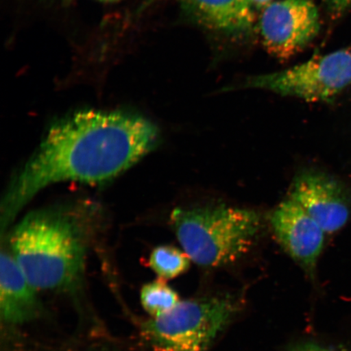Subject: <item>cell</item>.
Listing matches in <instances>:
<instances>
[{
  "label": "cell",
  "instance_id": "cell-1",
  "mask_svg": "<svg viewBox=\"0 0 351 351\" xmlns=\"http://www.w3.org/2000/svg\"><path fill=\"white\" fill-rule=\"evenodd\" d=\"M160 130L130 112L86 110L51 126L38 150L13 179L1 206V228L52 184L110 181L155 149Z\"/></svg>",
  "mask_w": 351,
  "mask_h": 351
},
{
  "label": "cell",
  "instance_id": "cell-2",
  "mask_svg": "<svg viewBox=\"0 0 351 351\" xmlns=\"http://www.w3.org/2000/svg\"><path fill=\"white\" fill-rule=\"evenodd\" d=\"M11 253L37 291H68L84 269L85 241L72 218L54 213L28 215L10 238Z\"/></svg>",
  "mask_w": 351,
  "mask_h": 351
},
{
  "label": "cell",
  "instance_id": "cell-3",
  "mask_svg": "<svg viewBox=\"0 0 351 351\" xmlns=\"http://www.w3.org/2000/svg\"><path fill=\"white\" fill-rule=\"evenodd\" d=\"M170 223L191 261L217 267L249 251L261 230V217L253 210L219 204L175 208Z\"/></svg>",
  "mask_w": 351,
  "mask_h": 351
},
{
  "label": "cell",
  "instance_id": "cell-4",
  "mask_svg": "<svg viewBox=\"0 0 351 351\" xmlns=\"http://www.w3.org/2000/svg\"><path fill=\"white\" fill-rule=\"evenodd\" d=\"M235 309L229 298L180 301L168 313L144 322L143 337L156 351H206Z\"/></svg>",
  "mask_w": 351,
  "mask_h": 351
},
{
  "label": "cell",
  "instance_id": "cell-5",
  "mask_svg": "<svg viewBox=\"0 0 351 351\" xmlns=\"http://www.w3.org/2000/svg\"><path fill=\"white\" fill-rule=\"evenodd\" d=\"M350 84L351 51L339 50L278 72L248 78L244 86L318 103L331 101Z\"/></svg>",
  "mask_w": 351,
  "mask_h": 351
},
{
  "label": "cell",
  "instance_id": "cell-6",
  "mask_svg": "<svg viewBox=\"0 0 351 351\" xmlns=\"http://www.w3.org/2000/svg\"><path fill=\"white\" fill-rule=\"evenodd\" d=\"M319 15L311 0H280L263 11L260 32L270 54L288 59L304 49L317 36Z\"/></svg>",
  "mask_w": 351,
  "mask_h": 351
},
{
  "label": "cell",
  "instance_id": "cell-7",
  "mask_svg": "<svg viewBox=\"0 0 351 351\" xmlns=\"http://www.w3.org/2000/svg\"><path fill=\"white\" fill-rule=\"evenodd\" d=\"M289 199L295 201L326 234L343 228L350 216L348 191L332 176L305 169L293 178Z\"/></svg>",
  "mask_w": 351,
  "mask_h": 351
},
{
  "label": "cell",
  "instance_id": "cell-8",
  "mask_svg": "<svg viewBox=\"0 0 351 351\" xmlns=\"http://www.w3.org/2000/svg\"><path fill=\"white\" fill-rule=\"evenodd\" d=\"M269 221L284 251L306 271L313 273L323 251L326 232L300 204L289 197L273 210Z\"/></svg>",
  "mask_w": 351,
  "mask_h": 351
},
{
  "label": "cell",
  "instance_id": "cell-9",
  "mask_svg": "<svg viewBox=\"0 0 351 351\" xmlns=\"http://www.w3.org/2000/svg\"><path fill=\"white\" fill-rule=\"evenodd\" d=\"M37 289L26 278L11 252L0 258V314L8 326H19L38 317Z\"/></svg>",
  "mask_w": 351,
  "mask_h": 351
},
{
  "label": "cell",
  "instance_id": "cell-10",
  "mask_svg": "<svg viewBox=\"0 0 351 351\" xmlns=\"http://www.w3.org/2000/svg\"><path fill=\"white\" fill-rule=\"evenodd\" d=\"M182 6L210 29L228 34L248 32L254 23L250 0H178Z\"/></svg>",
  "mask_w": 351,
  "mask_h": 351
},
{
  "label": "cell",
  "instance_id": "cell-11",
  "mask_svg": "<svg viewBox=\"0 0 351 351\" xmlns=\"http://www.w3.org/2000/svg\"><path fill=\"white\" fill-rule=\"evenodd\" d=\"M188 254L173 245H159L153 250L148 265L158 278L171 280L185 274L191 265Z\"/></svg>",
  "mask_w": 351,
  "mask_h": 351
},
{
  "label": "cell",
  "instance_id": "cell-12",
  "mask_svg": "<svg viewBox=\"0 0 351 351\" xmlns=\"http://www.w3.org/2000/svg\"><path fill=\"white\" fill-rule=\"evenodd\" d=\"M140 301L144 311L154 318L168 313L181 300L178 293L165 280L158 278L143 285L140 291Z\"/></svg>",
  "mask_w": 351,
  "mask_h": 351
},
{
  "label": "cell",
  "instance_id": "cell-13",
  "mask_svg": "<svg viewBox=\"0 0 351 351\" xmlns=\"http://www.w3.org/2000/svg\"><path fill=\"white\" fill-rule=\"evenodd\" d=\"M333 13L339 15L351 7V0H326Z\"/></svg>",
  "mask_w": 351,
  "mask_h": 351
},
{
  "label": "cell",
  "instance_id": "cell-14",
  "mask_svg": "<svg viewBox=\"0 0 351 351\" xmlns=\"http://www.w3.org/2000/svg\"><path fill=\"white\" fill-rule=\"evenodd\" d=\"M292 351H332L328 348H324V346H319L313 343H308L297 346L296 348Z\"/></svg>",
  "mask_w": 351,
  "mask_h": 351
},
{
  "label": "cell",
  "instance_id": "cell-15",
  "mask_svg": "<svg viewBox=\"0 0 351 351\" xmlns=\"http://www.w3.org/2000/svg\"><path fill=\"white\" fill-rule=\"evenodd\" d=\"M250 1L252 2L253 6H267V3H269L270 0H250Z\"/></svg>",
  "mask_w": 351,
  "mask_h": 351
},
{
  "label": "cell",
  "instance_id": "cell-16",
  "mask_svg": "<svg viewBox=\"0 0 351 351\" xmlns=\"http://www.w3.org/2000/svg\"><path fill=\"white\" fill-rule=\"evenodd\" d=\"M101 1L112 2V1H117V0H101Z\"/></svg>",
  "mask_w": 351,
  "mask_h": 351
}]
</instances>
